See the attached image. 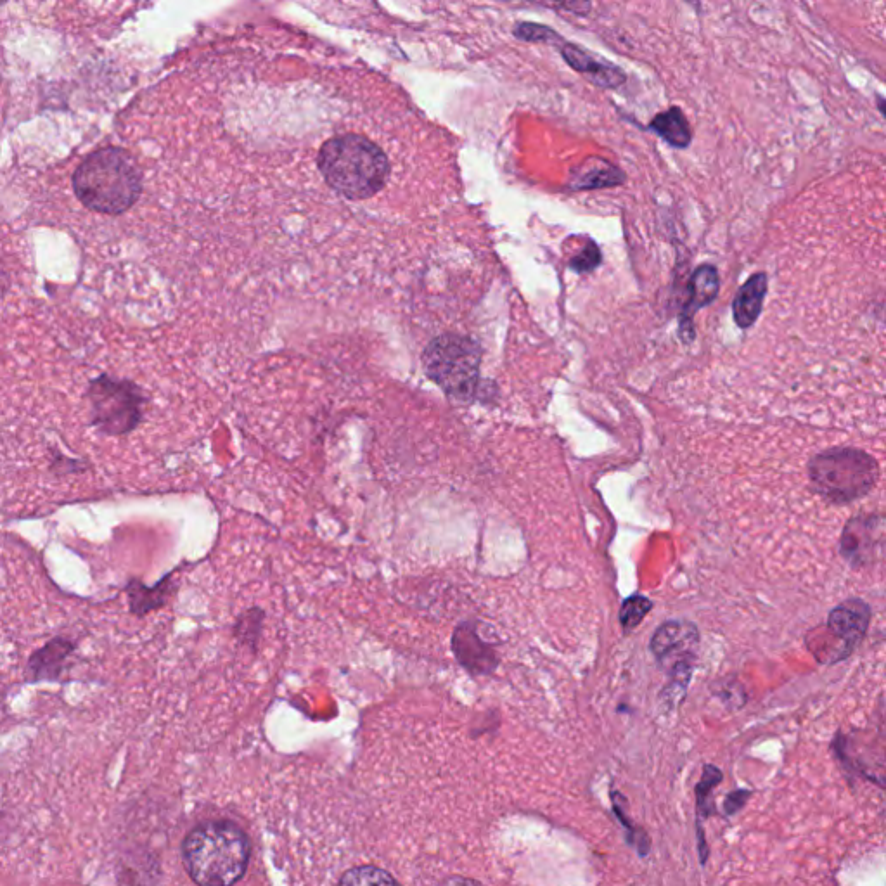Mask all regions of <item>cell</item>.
<instances>
[{
	"instance_id": "d4e9b609",
	"label": "cell",
	"mask_w": 886,
	"mask_h": 886,
	"mask_svg": "<svg viewBox=\"0 0 886 886\" xmlns=\"http://www.w3.org/2000/svg\"><path fill=\"white\" fill-rule=\"evenodd\" d=\"M443 886H482L475 883V881L471 880H463V878H452V880L447 881Z\"/></svg>"
},
{
	"instance_id": "ba28073f",
	"label": "cell",
	"mask_w": 886,
	"mask_h": 886,
	"mask_svg": "<svg viewBox=\"0 0 886 886\" xmlns=\"http://www.w3.org/2000/svg\"><path fill=\"white\" fill-rule=\"evenodd\" d=\"M871 623V608L861 599H850L829 613L828 627L847 646V655L861 643Z\"/></svg>"
},
{
	"instance_id": "44dd1931",
	"label": "cell",
	"mask_w": 886,
	"mask_h": 886,
	"mask_svg": "<svg viewBox=\"0 0 886 886\" xmlns=\"http://www.w3.org/2000/svg\"><path fill=\"white\" fill-rule=\"evenodd\" d=\"M653 608V603L644 596H630L625 599L620 610V623L625 630H632L639 623L643 622L644 617L648 615Z\"/></svg>"
},
{
	"instance_id": "9c48e42d",
	"label": "cell",
	"mask_w": 886,
	"mask_h": 886,
	"mask_svg": "<svg viewBox=\"0 0 886 886\" xmlns=\"http://www.w3.org/2000/svg\"><path fill=\"white\" fill-rule=\"evenodd\" d=\"M75 653V644L65 637H56L37 653H33L26 677L30 682L56 681L59 675L65 672L66 665L70 662V656Z\"/></svg>"
},
{
	"instance_id": "ffe728a7",
	"label": "cell",
	"mask_w": 886,
	"mask_h": 886,
	"mask_svg": "<svg viewBox=\"0 0 886 886\" xmlns=\"http://www.w3.org/2000/svg\"><path fill=\"white\" fill-rule=\"evenodd\" d=\"M601 262H603V253L599 250L598 243L592 241L591 238H585L584 248L578 251L575 257L570 258L568 269L575 274L584 276V274H591L592 270L598 269Z\"/></svg>"
},
{
	"instance_id": "277c9868",
	"label": "cell",
	"mask_w": 886,
	"mask_h": 886,
	"mask_svg": "<svg viewBox=\"0 0 886 886\" xmlns=\"http://www.w3.org/2000/svg\"><path fill=\"white\" fill-rule=\"evenodd\" d=\"M89 424L103 437H125L139 428L148 404L141 388L129 379L103 374L85 393Z\"/></svg>"
},
{
	"instance_id": "6da1fadb",
	"label": "cell",
	"mask_w": 886,
	"mask_h": 886,
	"mask_svg": "<svg viewBox=\"0 0 886 886\" xmlns=\"http://www.w3.org/2000/svg\"><path fill=\"white\" fill-rule=\"evenodd\" d=\"M71 182L80 203L104 215L127 212L142 191L139 168L123 149L111 146L85 156Z\"/></svg>"
},
{
	"instance_id": "7c38bea8",
	"label": "cell",
	"mask_w": 886,
	"mask_h": 886,
	"mask_svg": "<svg viewBox=\"0 0 886 886\" xmlns=\"http://www.w3.org/2000/svg\"><path fill=\"white\" fill-rule=\"evenodd\" d=\"M623 182L625 174L620 168L611 165L610 161L594 158L591 163H585L578 170V174L570 182V191H598L622 186Z\"/></svg>"
},
{
	"instance_id": "8fae6325",
	"label": "cell",
	"mask_w": 886,
	"mask_h": 886,
	"mask_svg": "<svg viewBox=\"0 0 886 886\" xmlns=\"http://www.w3.org/2000/svg\"><path fill=\"white\" fill-rule=\"evenodd\" d=\"M881 527L880 518H855L850 521L845 532H843L842 547L843 556L848 561L861 563L864 559L869 558L873 553L874 546L878 544L876 539V528Z\"/></svg>"
},
{
	"instance_id": "52a82bcc",
	"label": "cell",
	"mask_w": 886,
	"mask_h": 886,
	"mask_svg": "<svg viewBox=\"0 0 886 886\" xmlns=\"http://www.w3.org/2000/svg\"><path fill=\"white\" fill-rule=\"evenodd\" d=\"M559 49L566 65L572 66L573 70L582 73L591 84L598 85L601 89H618L627 80L625 73L617 65L594 56L573 42L565 40Z\"/></svg>"
},
{
	"instance_id": "9a60e30c",
	"label": "cell",
	"mask_w": 886,
	"mask_h": 886,
	"mask_svg": "<svg viewBox=\"0 0 886 886\" xmlns=\"http://www.w3.org/2000/svg\"><path fill=\"white\" fill-rule=\"evenodd\" d=\"M454 649L464 667L478 668V670H490L492 658L487 646L480 641L471 630H457L454 637Z\"/></svg>"
},
{
	"instance_id": "7a4b0ae2",
	"label": "cell",
	"mask_w": 886,
	"mask_h": 886,
	"mask_svg": "<svg viewBox=\"0 0 886 886\" xmlns=\"http://www.w3.org/2000/svg\"><path fill=\"white\" fill-rule=\"evenodd\" d=\"M184 866L200 886H232L250 861V842L229 821H210L193 829L184 842Z\"/></svg>"
},
{
	"instance_id": "e0dca14e",
	"label": "cell",
	"mask_w": 886,
	"mask_h": 886,
	"mask_svg": "<svg viewBox=\"0 0 886 886\" xmlns=\"http://www.w3.org/2000/svg\"><path fill=\"white\" fill-rule=\"evenodd\" d=\"M611 800H613V810H615V814L618 816V821L622 822L625 829H627V842L632 845V847H636L637 852L646 857L649 854V848H651V842H649L648 835L644 833L643 829L637 828L634 826L632 822L627 819V814H625V798L617 793V791H613L611 793Z\"/></svg>"
},
{
	"instance_id": "cb8c5ba5",
	"label": "cell",
	"mask_w": 886,
	"mask_h": 886,
	"mask_svg": "<svg viewBox=\"0 0 886 886\" xmlns=\"http://www.w3.org/2000/svg\"><path fill=\"white\" fill-rule=\"evenodd\" d=\"M558 9H566V11H573V13L578 14V16H584V14L589 13L591 11L592 4L589 2H570V4H559Z\"/></svg>"
},
{
	"instance_id": "30bf717a",
	"label": "cell",
	"mask_w": 886,
	"mask_h": 886,
	"mask_svg": "<svg viewBox=\"0 0 886 886\" xmlns=\"http://www.w3.org/2000/svg\"><path fill=\"white\" fill-rule=\"evenodd\" d=\"M769 289V279L765 272H757L739 288L732 300V319L741 329L752 328L764 309L765 296Z\"/></svg>"
},
{
	"instance_id": "3957f363",
	"label": "cell",
	"mask_w": 886,
	"mask_h": 886,
	"mask_svg": "<svg viewBox=\"0 0 886 886\" xmlns=\"http://www.w3.org/2000/svg\"><path fill=\"white\" fill-rule=\"evenodd\" d=\"M810 487L833 506H847L866 497L880 480V466L864 450H824L809 464Z\"/></svg>"
},
{
	"instance_id": "7402d4cb",
	"label": "cell",
	"mask_w": 886,
	"mask_h": 886,
	"mask_svg": "<svg viewBox=\"0 0 886 886\" xmlns=\"http://www.w3.org/2000/svg\"><path fill=\"white\" fill-rule=\"evenodd\" d=\"M514 35L521 40L527 42H546V44H563L565 40L561 39L558 32H554L553 28L539 23H521Z\"/></svg>"
},
{
	"instance_id": "ac0fdd59",
	"label": "cell",
	"mask_w": 886,
	"mask_h": 886,
	"mask_svg": "<svg viewBox=\"0 0 886 886\" xmlns=\"http://www.w3.org/2000/svg\"><path fill=\"white\" fill-rule=\"evenodd\" d=\"M720 781H722V772L713 765H705L703 777L700 783L696 784V809L701 819L712 814V791Z\"/></svg>"
},
{
	"instance_id": "8992f818",
	"label": "cell",
	"mask_w": 886,
	"mask_h": 886,
	"mask_svg": "<svg viewBox=\"0 0 886 886\" xmlns=\"http://www.w3.org/2000/svg\"><path fill=\"white\" fill-rule=\"evenodd\" d=\"M687 291H689V296L682 307L681 319H679V338L684 345H691L696 338L694 315L708 305H712L719 296L720 277L717 267L710 264L698 265L691 274Z\"/></svg>"
},
{
	"instance_id": "603a6c76",
	"label": "cell",
	"mask_w": 886,
	"mask_h": 886,
	"mask_svg": "<svg viewBox=\"0 0 886 886\" xmlns=\"http://www.w3.org/2000/svg\"><path fill=\"white\" fill-rule=\"evenodd\" d=\"M748 798H750V791L739 790L731 793L726 798V802H724V810H726L727 816H732V814H736V812L743 809V805H745Z\"/></svg>"
},
{
	"instance_id": "2e32d148",
	"label": "cell",
	"mask_w": 886,
	"mask_h": 886,
	"mask_svg": "<svg viewBox=\"0 0 886 886\" xmlns=\"http://www.w3.org/2000/svg\"><path fill=\"white\" fill-rule=\"evenodd\" d=\"M340 886H400L390 874L374 866L355 867L343 874Z\"/></svg>"
},
{
	"instance_id": "d6986e66",
	"label": "cell",
	"mask_w": 886,
	"mask_h": 886,
	"mask_svg": "<svg viewBox=\"0 0 886 886\" xmlns=\"http://www.w3.org/2000/svg\"><path fill=\"white\" fill-rule=\"evenodd\" d=\"M127 592H129L130 610L135 615H144L158 608L165 594L163 589H148L141 582H130Z\"/></svg>"
},
{
	"instance_id": "5bb4252c",
	"label": "cell",
	"mask_w": 886,
	"mask_h": 886,
	"mask_svg": "<svg viewBox=\"0 0 886 886\" xmlns=\"http://www.w3.org/2000/svg\"><path fill=\"white\" fill-rule=\"evenodd\" d=\"M696 629L682 622H667L658 627L655 636L651 639V651L656 658H667L677 649L684 648V644H693L696 641Z\"/></svg>"
},
{
	"instance_id": "4fadbf2b",
	"label": "cell",
	"mask_w": 886,
	"mask_h": 886,
	"mask_svg": "<svg viewBox=\"0 0 886 886\" xmlns=\"http://www.w3.org/2000/svg\"><path fill=\"white\" fill-rule=\"evenodd\" d=\"M648 129L660 135L672 148L686 149L693 141V130L681 108L672 106L649 122Z\"/></svg>"
},
{
	"instance_id": "484cf974",
	"label": "cell",
	"mask_w": 886,
	"mask_h": 886,
	"mask_svg": "<svg viewBox=\"0 0 886 886\" xmlns=\"http://www.w3.org/2000/svg\"><path fill=\"white\" fill-rule=\"evenodd\" d=\"M878 108H880L881 115L885 116V97L878 96Z\"/></svg>"
},
{
	"instance_id": "5b68a950",
	"label": "cell",
	"mask_w": 886,
	"mask_h": 886,
	"mask_svg": "<svg viewBox=\"0 0 886 886\" xmlns=\"http://www.w3.org/2000/svg\"><path fill=\"white\" fill-rule=\"evenodd\" d=\"M424 369L450 397L469 400L475 395L478 354L464 341H437L424 354Z\"/></svg>"
}]
</instances>
